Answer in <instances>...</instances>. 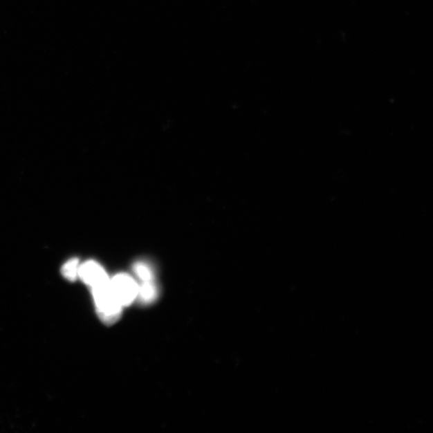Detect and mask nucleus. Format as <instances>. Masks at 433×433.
I'll return each mask as SVG.
<instances>
[{
    "instance_id": "f257e3e1",
    "label": "nucleus",
    "mask_w": 433,
    "mask_h": 433,
    "mask_svg": "<svg viewBox=\"0 0 433 433\" xmlns=\"http://www.w3.org/2000/svg\"><path fill=\"white\" fill-rule=\"evenodd\" d=\"M92 289L100 318L105 324H113L119 319L123 306L120 305L111 288L109 281L107 284L95 286Z\"/></svg>"
},
{
    "instance_id": "f03ea898",
    "label": "nucleus",
    "mask_w": 433,
    "mask_h": 433,
    "mask_svg": "<svg viewBox=\"0 0 433 433\" xmlns=\"http://www.w3.org/2000/svg\"><path fill=\"white\" fill-rule=\"evenodd\" d=\"M111 288L123 307L130 305L138 299V284L132 277L127 274H119L109 280Z\"/></svg>"
},
{
    "instance_id": "7ed1b4c3",
    "label": "nucleus",
    "mask_w": 433,
    "mask_h": 433,
    "mask_svg": "<svg viewBox=\"0 0 433 433\" xmlns=\"http://www.w3.org/2000/svg\"><path fill=\"white\" fill-rule=\"evenodd\" d=\"M79 278L92 288L107 284L109 281L107 272L102 266L94 261H88L86 263L80 264Z\"/></svg>"
},
{
    "instance_id": "20e7f679",
    "label": "nucleus",
    "mask_w": 433,
    "mask_h": 433,
    "mask_svg": "<svg viewBox=\"0 0 433 433\" xmlns=\"http://www.w3.org/2000/svg\"><path fill=\"white\" fill-rule=\"evenodd\" d=\"M158 297L157 286L153 283V281L142 282V284L138 286V298L142 302L143 304L152 303Z\"/></svg>"
},
{
    "instance_id": "39448f33",
    "label": "nucleus",
    "mask_w": 433,
    "mask_h": 433,
    "mask_svg": "<svg viewBox=\"0 0 433 433\" xmlns=\"http://www.w3.org/2000/svg\"><path fill=\"white\" fill-rule=\"evenodd\" d=\"M80 261L77 259H73L63 266L62 273L65 279L75 281L79 278Z\"/></svg>"
},
{
    "instance_id": "423d86ee",
    "label": "nucleus",
    "mask_w": 433,
    "mask_h": 433,
    "mask_svg": "<svg viewBox=\"0 0 433 433\" xmlns=\"http://www.w3.org/2000/svg\"><path fill=\"white\" fill-rule=\"evenodd\" d=\"M134 272L142 282L153 281L154 279L152 270L145 263L136 264L134 266Z\"/></svg>"
}]
</instances>
